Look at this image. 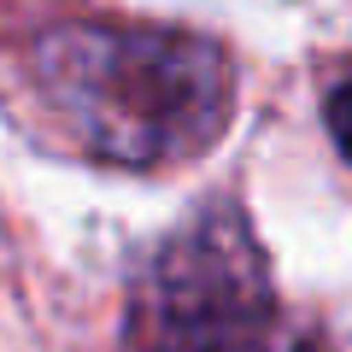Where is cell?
I'll return each mask as SVG.
<instances>
[{"mask_svg":"<svg viewBox=\"0 0 352 352\" xmlns=\"http://www.w3.org/2000/svg\"><path fill=\"white\" fill-rule=\"evenodd\" d=\"M41 112L76 153L118 170H170L235 118L241 76L212 36L129 18H59L24 47Z\"/></svg>","mask_w":352,"mask_h":352,"instance_id":"6da1fadb","label":"cell"},{"mask_svg":"<svg viewBox=\"0 0 352 352\" xmlns=\"http://www.w3.org/2000/svg\"><path fill=\"white\" fill-rule=\"evenodd\" d=\"M135 352H329L276 300L241 206L217 200L153 247L129 300Z\"/></svg>","mask_w":352,"mask_h":352,"instance_id":"7a4b0ae2","label":"cell"},{"mask_svg":"<svg viewBox=\"0 0 352 352\" xmlns=\"http://www.w3.org/2000/svg\"><path fill=\"white\" fill-rule=\"evenodd\" d=\"M323 118H329V135H335V147L352 159V76L335 88V94H329V112H323Z\"/></svg>","mask_w":352,"mask_h":352,"instance_id":"3957f363","label":"cell"}]
</instances>
